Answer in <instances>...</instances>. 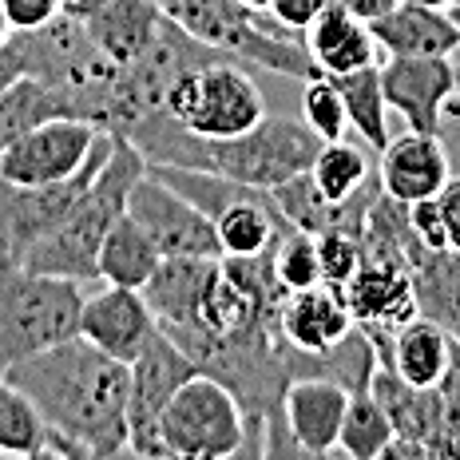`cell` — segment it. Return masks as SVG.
Listing matches in <instances>:
<instances>
[{
  "label": "cell",
  "instance_id": "7402d4cb",
  "mask_svg": "<svg viewBox=\"0 0 460 460\" xmlns=\"http://www.w3.org/2000/svg\"><path fill=\"white\" fill-rule=\"evenodd\" d=\"M405 270L420 318H433L448 333H460V251L420 243L405 258Z\"/></svg>",
  "mask_w": 460,
  "mask_h": 460
},
{
  "label": "cell",
  "instance_id": "d6a6232c",
  "mask_svg": "<svg viewBox=\"0 0 460 460\" xmlns=\"http://www.w3.org/2000/svg\"><path fill=\"white\" fill-rule=\"evenodd\" d=\"M0 8H4V16H8V24H13V32L40 28V24L56 21V16L64 13L60 0H0Z\"/></svg>",
  "mask_w": 460,
  "mask_h": 460
},
{
  "label": "cell",
  "instance_id": "603a6c76",
  "mask_svg": "<svg viewBox=\"0 0 460 460\" xmlns=\"http://www.w3.org/2000/svg\"><path fill=\"white\" fill-rule=\"evenodd\" d=\"M290 226L274 203V190H254V195L230 203L223 215H215V230L223 254H262L278 243V234Z\"/></svg>",
  "mask_w": 460,
  "mask_h": 460
},
{
  "label": "cell",
  "instance_id": "2e32d148",
  "mask_svg": "<svg viewBox=\"0 0 460 460\" xmlns=\"http://www.w3.org/2000/svg\"><path fill=\"white\" fill-rule=\"evenodd\" d=\"M373 40L389 56H456L460 48V21L453 8L433 4H397L369 24Z\"/></svg>",
  "mask_w": 460,
  "mask_h": 460
},
{
  "label": "cell",
  "instance_id": "f1b7e54d",
  "mask_svg": "<svg viewBox=\"0 0 460 460\" xmlns=\"http://www.w3.org/2000/svg\"><path fill=\"white\" fill-rule=\"evenodd\" d=\"M310 175L330 203H345V199L358 195L377 171L369 167V159L361 147H353V143H345V139H330V143H322Z\"/></svg>",
  "mask_w": 460,
  "mask_h": 460
},
{
  "label": "cell",
  "instance_id": "4316f807",
  "mask_svg": "<svg viewBox=\"0 0 460 460\" xmlns=\"http://www.w3.org/2000/svg\"><path fill=\"white\" fill-rule=\"evenodd\" d=\"M393 437H397V429H393V417L385 413V405L369 389L349 393V405H345V420L338 433V456L381 460Z\"/></svg>",
  "mask_w": 460,
  "mask_h": 460
},
{
  "label": "cell",
  "instance_id": "484cf974",
  "mask_svg": "<svg viewBox=\"0 0 460 460\" xmlns=\"http://www.w3.org/2000/svg\"><path fill=\"white\" fill-rule=\"evenodd\" d=\"M56 115H68V103H64V95L56 88H48L44 80L21 75L16 84H8L0 92V151L13 139H21L24 131H32L36 123L56 119Z\"/></svg>",
  "mask_w": 460,
  "mask_h": 460
},
{
  "label": "cell",
  "instance_id": "83f0119b",
  "mask_svg": "<svg viewBox=\"0 0 460 460\" xmlns=\"http://www.w3.org/2000/svg\"><path fill=\"white\" fill-rule=\"evenodd\" d=\"M0 456H48V425L16 381L0 377Z\"/></svg>",
  "mask_w": 460,
  "mask_h": 460
},
{
  "label": "cell",
  "instance_id": "f546056e",
  "mask_svg": "<svg viewBox=\"0 0 460 460\" xmlns=\"http://www.w3.org/2000/svg\"><path fill=\"white\" fill-rule=\"evenodd\" d=\"M274 270L286 290H310L322 282V258H318V234L298 226H286L274 243Z\"/></svg>",
  "mask_w": 460,
  "mask_h": 460
},
{
  "label": "cell",
  "instance_id": "8992f818",
  "mask_svg": "<svg viewBox=\"0 0 460 460\" xmlns=\"http://www.w3.org/2000/svg\"><path fill=\"white\" fill-rule=\"evenodd\" d=\"M159 437L175 460H223L243 456L246 413L218 377L195 373L159 413Z\"/></svg>",
  "mask_w": 460,
  "mask_h": 460
},
{
  "label": "cell",
  "instance_id": "30bf717a",
  "mask_svg": "<svg viewBox=\"0 0 460 460\" xmlns=\"http://www.w3.org/2000/svg\"><path fill=\"white\" fill-rule=\"evenodd\" d=\"M128 215L151 234L159 254H195V258H223L215 218L203 215L190 199L171 190L163 179L143 171L139 183L128 195Z\"/></svg>",
  "mask_w": 460,
  "mask_h": 460
},
{
  "label": "cell",
  "instance_id": "52a82bcc",
  "mask_svg": "<svg viewBox=\"0 0 460 460\" xmlns=\"http://www.w3.org/2000/svg\"><path fill=\"white\" fill-rule=\"evenodd\" d=\"M100 139L103 128H95L88 119H68V115L44 119L0 151V179L16 187L64 183V179L80 175L88 167Z\"/></svg>",
  "mask_w": 460,
  "mask_h": 460
},
{
  "label": "cell",
  "instance_id": "4dcf8cb0",
  "mask_svg": "<svg viewBox=\"0 0 460 460\" xmlns=\"http://www.w3.org/2000/svg\"><path fill=\"white\" fill-rule=\"evenodd\" d=\"M302 119L310 123L325 143L345 139L349 115H345V103H341V95H338V88H333L330 75H318V80L302 84Z\"/></svg>",
  "mask_w": 460,
  "mask_h": 460
},
{
  "label": "cell",
  "instance_id": "e575fe53",
  "mask_svg": "<svg viewBox=\"0 0 460 460\" xmlns=\"http://www.w3.org/2000/svg\"><path fill=\"white\" fill-rule=\"evenodd\" d=\"M325 4H330V0H274L266 13H270L278 24L290 28V32H302V36H305V28L318 21Z\"/></svg>",
  "mask_w": 460,
  "mask_h": 460
},
{
  "label": "cell",
  "instance_id": "f35d334b",
  "mask_svg": "<svg viewBox=\"0 0 460 460\" xmlns=\"http://www.w3.org/2000/svg\"><path fill=\"white\" fill-rule=\"evenodd\" d=\"M338 4L345 8V13H353L358 21H366V24H373L377 16H385L397 0H338Z\"/></svg>",
  "mask_w": 460,
  "mask_h": 460
},
{
  "label": "cell",
  "instance_id": "74e56055",
  "mask_svg": "<svg viewBox=\"0 0 460 460\" xmlns=\"http://www.w3.org/2000/svg\"><path fill=\"white\" fill-rule=\"evenodd\" d=\"M437 389L448 405H460V333H453V358H448V369H445V377H440Z\"/></svg>",
  "mask_w": 460,
  "mask_h": 460
},
{
  "label": "cell",
  "instance_id": "9c48e42d",
  "mask_svg": "<svg viewBox=\"0 0 460 460\" xmlns=\"http://www.w3.org/2000/svg\"><path fill=\"white\" fill-rule=\"evenodd\" d=\"M199 373V366L187 358L183 345H175L167 333H155L147 341V349L131 361V401H128V453L155 460L167 456L159 437V413L179 385H187Z\"/></svg>",
  "mask_w": 460,
  "mask_h": 460
},
{
  "label": "cell",
  "instance_id": "8fae6325",
  "mask_svg": "<svg viewBox=\"0 0 460 460\" xmlns=\"http://www.w3.org/2000/svg\"><path fill=\"white\" fill-rule=\"evenodd\" d=\"M381 84L389 111H397L409 131L440 136L445 108L456 100L453 56H389L381 64Z\"/></svg>",
  "mask_w": 460,
  "mask_h": 460
},
{
  "label": "cell",
  "instance_id": "5b68a950",
  "mask_svg": "<svg viewBox=\"0 0 460 460\" xmlns=\"http://www.w3.org/2000/svg\"><path fill=\"white\" fill-rule=\"evenodd\" d=\"M163 111L203 139H234L266 119V95L243 60H210L167 88Z\"/></svg>",
  "mask_w": 460,
  "mask_h": 460
},
{
  "label": "cell",
  "instance_id": "ba28073f",
  "mask_svg": "<svg viewBox=\"0 0 460 460\" xmlns=\"http://www.w3.org/2000/svg\"><path fill=\"white\" fill-rule=\"evenodd\" d=\"M108 151H111V131H103L92 163L80 171V175L64 179V183L16 187V183H4V179H0V254L13 258V262H24V254L72 215L75 199H80L84 187L92 183V175L100 171V163Z\"/></svg>",
  "mask_w": 460,
  "mask_h": 460
},
{
  "label": "cell",
  "instance_id": "d4e9b609",
  "mask_svg": "<svg viewBox=\"0 0 460 460\" xmlns=\"http://www.w3.org/2000/svg\"><path fill=\"white\" fill-rule=\"evenodd\" d=\"M333 88H338L341 103H345V115H349V128L358 131L369 147H385L393 139L389 136V100H385V84H381V68L369 64V68H358V72H341V75H330Z\"/></svg>",
  "mask_w": 460,
  "mask_h": 460
},
{
  "label": "cell",
  "instance_id": "ffe728a7",
  "mask_svg": "<svg viewBox=\"0 0 460 460\" xmlns=\"http://www.w3.org/2000/svg\"><path fill=\"white\" fill-rule=\"evenodd\" d=\"M305 52L318 64L322 75H341L377 64V40L366 21L345 13L338 0L322 8V16L305 28Z\"/></svg>",
  "mask_w": 460,
  "mask_h": 460
},
{
  "label": "cell",
  "instance_id": "1f68e13d",
  "mask_svg": "<svg viewBox=\"0 0 460 460\" xmlns=\"http://www.w3.org/2000/svg\"><path fill=\"white\" fill-rule=\"evenodd\" d=\"M318 258H322V282L333 290H345L349 278L361 270L366 254H361V238L345 234V230H322L318 234Z\"/></svg>",
  "mask_w": 460,
  "mask_h": 460
},
{
  "label": "cell",
  "instance_id": "7bdbcfd3",
  "mask_svg": "<svg viewBox=\"0 0 460 460\" xmlns=\"http://www.w3.org/2000/svg\"><path fill=\"white\" fill-rule=\"evenodd\" d=\"M8 32H13V24H8L4 8H0V44H4V40H8Z\"/></svg>",
  "mask_w": 460,
  "mask_h": 460
},
{
  "label": "cell",
  "instance_id": "d590c367",
  "mask_svg": "<svg viewBox=\"0 0 460 460\" xmlns=\"http://www.w3.org/2000/svg\"><path fill=\"white\" fill-rule=\"evenodd\" d=\"M429 456H445V460H460V405H448L440 413V425L433 440H429Z\"/></svg>",
  "mask_w": 460,
  "mask_h": 460
},
{
  "label": "cell",
  "instance_id": "4fadbf2b",
  "mask_svg": "<svg viewBox=\"0 0 460 460\" xmlns=\"http://www.w3.org/2000/svg\"><path fill=\"white\" fill-rule=\"evenodd\" d=\"M373 345H377V361L393 369L401 381L417 389H437L440 377L453 358V333L433 318H409L401 325H366Z\"/></svg>",
  "mask_w": 460,
  "mask_h": 460
},
{
  "label": "cell",
  "instance_id": "836d02e7",
  "mask_svg": "<svg viewBox=\"0 0 460 460\" xmlns=\"http://www.w3.org/2000/svg\"><path fill=\"white\" fill-rule=\"evenodd\" d=\"M409 223H413L417 238L425 246H448L445 234V215H440L437 199H420V203H409Z\"/></svg>",
  "mask_w": 460,
  "mask_h": 460
},
{
  "label": "cell",
  "instance_id": "b9f144b4",
  "mask_svg": "<svg viewBox=\"0 0 460 460\" xmlns=\"http://www.w3.org/2000/svg\"><path fill=\"white\" fill-rule=\"evenodd\" d=\"M405 4H433V8H453L456 0H405Z\"/></svg>",
  "mask_w": 460,
  "mask_h": 460
},
{
  "label": "cell",
  "instance_id": "7a4b0ae2",
  "mask_svg": "<svg viewBox=\"0 0 460 460\" xmlns=\"http://www.w3.org/2000/svg\"><path fill=\"white\" fill-rule=\"evenodd\" d=\"M147 171V159L139 155V147L123 136H111V151L103 155L100 171L92 175V183L84 187V195L75 199L72 215L48 238L24 254L28 270L68 278V282H100V246L115 226V218L128 210V195L139 183V175Z\"/></svg>",
  "mask_w": 460,
  "mask_h": 460
},
{
  "label": "cell",
  "instance_id": "e0dca14e",
  "mask_svg": "<svg viewBox=\"0 0 460 460\" xmlns=\"http://www.w3.org/2000/svg\"><path fill=\"white\" fill-rule=\"evenodd\" d=\"M353 325H358V318H353L345 294L325 282L310 286V290L286 294V302L278 305V333L290 345L310 349V353H322V349H330V345H338Z\"/></svg>",
  "mask_w": 460,
  "mask_h": 460
},
{
  "label": "cell",
  "instance_id": "3957f363",
  "mask_svg": "<svg viewBox=\"0 0 460 460\" xmlns=\"http://www.w3.org/2000/svg\"><path fill=\"white\" fill-rule=\"evenodd\" d=\"M80 282L36 274L0 254V377L80 333Z\"/></svg>",
  "mask_w": 460,
  "mask_h": 460
},
{
  "label": "cell",
  "instance_id": "ac0fdd59",
  "mask_svg": "<svg viewBox=\"0 0 460 460\" xmlns=\"http://www.w3.org/2000/svg\"><path fill=\"white\" fill-rule=\"evenodd\" d=\"M341 294L358 325H401L417 318L413 282H409L405 262H397V258L366 254L361 270L349 278V286Z\"/></svg>",
  "mask_w": 460,
  "mask_h": 460
},
{
  "label": "cell",
  "instance_id": "60d3db41",
  "mask_svg": "<svg viewBox=\"0 0 460 460\" xmlns=\"http://www.w3.org/2000/svg\"><path fill=\"white\" fill-rule=\"evenodd\" d=\"M238 4H246V8H251V13H266V8H270L274 0H238Z\"/></svg>",
  "mask_w": 460,
  "mask_h": 460
},
{
  "label": "cell",
  "instance_id": "277c9868",
  "mask_svg": "<svg viewBox=\"0 0 460 460\" xmlns=\"http://www.w3.org/2000/svg\"><path fill=\"white\" fill-rule=\"evenodd\" d=\"M179 28H187L195 40L218 48L230 60H243L251 68H266L286 80H318V64L305 52V40H290L262 28L258 13L238 0H155Z\"/></svg>",
  "mask_w": 460,
  "mask_h": 460
},
{
  "label": "cell",
  "instance_id": "8d00e7d4",
  "mask_svg": "<svg viewBox=\"0 0 460 460\" xmlns=\"http://www.w3.org/2000/svg\"><path fill=\"white\" fill-rule=\"evenodd\" d=\"M440 203V215H445V234H448V246L460 251V175H453L437 195Z\"/></svg>",
  "mask_w": 460,
  "mask_h": 460
},
{
  "label": "cell",
  "instance_id": "9a60e30c",
  "mask_svg": "<svg viewBox=\"0 0 460 460\" xmlns=\"http://www.w3.org/2000/svg\"><path fill=\"white\" fill-rule=\"evenodd\" d=\"M377 179H381V190L393 195L397 203H420V199L440 195V187L453 179V167H448V151L440 136L405 131V136L389 139L381 147Z\"/></svg>",
  "mask_w": 460,
  "mask_h": 460
},
{
  "label": "cell",
  "instance_id": "ee69618b",
  "mask_svg": "<svg viewBox=\"0 0 460 460\" xmlns=\"http://www.w3.org/2000/svg\"><path fill=\"white\" fill-rule=\"evenodd\" d=\"M453 8H456V13H460V0H456V4H453Z\"/></svg>",
  "mask_w": 460,
  "mask_h": 460
},
{
  "label": "cell",
  "instance_id": "6da1fadb",
  "mask_svg": "<svg viewBox=\"0 0 460 460\" xmlns=\"http://www.w3.org/2000/svg\"><path fill=\"white\" fill-rule=\"evenodd\" d=\"M48 425V456L108 460L128 453L131 366L95 349L80 333L4 373Z\"/></svg>",
  "mask_w": 460,
  "mask_h": 460
},
{
  "label": "cell",
  "instance_id": "cb8c5ba5",
  "mask_svg": "<svg viewBox=\"0 0 460 460\" xmlns=\"http://www.w3.org/2000/svg\"><path fill=\"white\" fill-rule=\"evenodd\" d=\"M159 258L163 254H159V246L151 243V234L128 215V210H123V215L115 218V226L108 230V238H103V246H100V282L143 290L147 278L155 274Z\"/></svg>",
  "mask_w": 460,
  "mask_h": 460
},
{
  "label": "cell",
  "instance_id": "ab89813d",
  "mask_svg": "<svg viewBox=\"0 0 460 460\" xmlns=\"http://www.w3.org/2000/svg\"><path fill=\"white\" fill-rule=\"evenodd\" d=\"M21 80V72H16V64H13V56H8V48L0 44V92L8 88V84H16Z\"/></svg>",
  "mask_w": 460,
  "mask_h": 460
},
{
  "label": "cell",
  "instance_id": "44dd1931",
  "mask_svg": "<svg viewBox=\"0 0 460 460\" xmlns=\"http://www.w3.org/2000/svg\"><path fill=\"white\" fill-rule=\"evenodd\" d=\"M84 24H88L95 48L108 56L115 68H128L155 40L163 24V8L155 0H103L95 13L84 16Z\"/></svg>",
  "mask_w": 460,
  "mask_h": 460
},
{
  "label": "cell",
  "instance_id": "d6986e66",
  "mask_svg": "<svg viewBox=\"0 0 460 460\" xmlns=\"http://www.w3.org/2000/svg\"><path fill=\"white\" fill-rule=\"evenodd\" d=\"M218 278V258L195 254H167L159 258L155 274L143 286V298L155 310L159 325H183L199 322V310L207 302V290Z\"/></svg>",
  "mask_w": 460,
  "mask_h": 460
},
{
  "label": "cell",
  "instance_id": "5bb4252c",
  "mask_svg": "<svg viewBox=\"0 0 460 460\" xmlns=\"http://www.w3.org/2000/svg\"><path fill=\"white\" fill-rule=\"evenodd\" d=\"M349 405V389L330 377H294L282 393V420L302 456L338 453V433Z\"/></svg>",
  "mask_w": 460,
  "mask_h": 460
},
{
  "label": "cell",
  "instance_id": "7c38bea8",
  "mask_svg": "<svg viewBox=\"0 0 460 460\" xmlns=\"http://www.w3.org/2000/svg\"><path fill=\"white\" fill-rule=\"evenodd\" d=\"M159 333V318L147 305L143 290L131 286H108L95 294H84L80 305V338L92 341L95 349L111 353L119 361H136L147 341Z\"/></svg>",
  "mask_w": 460,
  "mask_h": 460
}]
</instances>
